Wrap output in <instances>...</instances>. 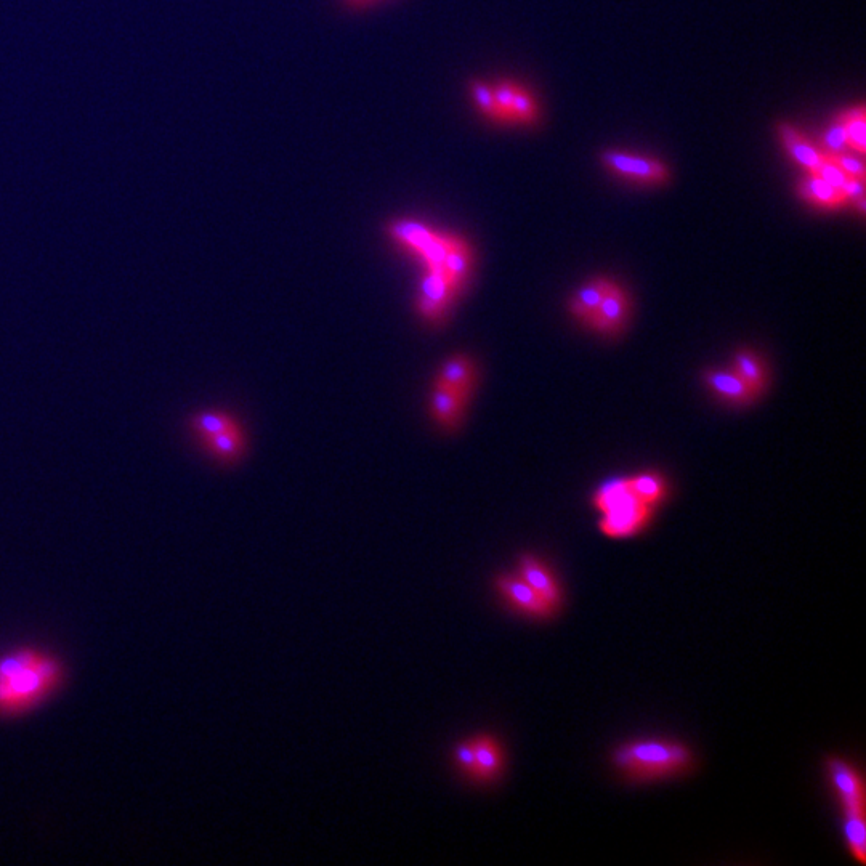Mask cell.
Segmentation results:
<instances>
[{
  "label": "cell",
  "mask_w": 866,
  "mask_h": 866,
  "mask_svg": "<svg viewBox=\"0 0 866 866\" xmlns=\"http://www.w3.org/2000/svg\"><path fill=\"white\" fill-rule=\"evenodd\" d=\"M475 754V780L491 782L502 770V751L498 741L491 737H478L472 740Z\"/></svg>",
  "instance_id": "15"
},
{
  "label": "cell",
  "mask_w": 866,
  "mask_h": 866,
  "mask_svg": "<svg viewBox=\"0 0 866 866\" xmlns=\"http://www.w3.org/2000/svg\"><path fill=\"white\" fill-rule=\"evenodd\" d=\"M778 135L783 146L799 166L804 167L807 172H815L822 162V151L815 150L814 146L807 142V138L791 124H778Z\"/></svg>",
  "instance_id": "13"
},
{
  "label": "cell",
  "mask_w": 866,
  "mask_h": 866,
  "mask_svg": "<svg viewBox=\"0 0 866 866\" xmlns=\"http://www.w3.org/2000/svg\"><path fill=\"white\" fill-rule=\"evenodd\" d=\"M518 573H520L518 576L525 583L530 584L547 603H551L555 610H559L563 600L562 587L546 563L533 555H523L518 562Z\"/></svg>",
  "instance_id": "9"
},
{
  "label": "cell",
  "mask_w": 866,
  "mask_h": 866,
  "mask_svg": "<svg viewBox=\"0 0 866 866\" xmlns=\"http://www.w3.org/2000/svg\"><path fill=\"white\" fill-rule=\"evenodd\" d=\"M628 480L632 491L639 496L640 501H644L647 506L653 507V509L661 504L668 494L666 480L656 472H642V474L628 477Z\"/></svg>",
  "instance_id": "21"
},
{
  "label": "cell",
  "mask_w": 866,
  "mask_h": 866,
  "mask_svg": "<svg viewBox=\"0 0 866 866\" xmlns=\"http://www.w3.org/2000/svg\"><path fill=\"white\" fill-rule=\"evenodd\" d=\"M613 283L615 281L599 276V278H592V280L586 281L583 286H579L575 294L571 296L570 302H568V310H570L571 316L586 326L592 313L597 310L608 289L612 288Z\"/></svg>",
  "instance_id": "12"
},
{
  "label": "cell",
  "mask_w": 866,
  "mask_h": 866,
  "mask_svg": "<svg viewBox=\"0 0 866 866\" xmlns=\"http://www.w3.org/2000/svg\"><path fill=\"white\" fill-rule=\"evenodd\" d=\"M703 382L714 397L729 405H749L759 397L732 369H708Z\"/></svg>",
  "instance_id": "8"
},
{
  "label": "cell",
  "mask_w": 866,
  "mask_h": 866,
  "mask_svg": "<svg viewBox=\"0 0 866 866\" xmlns=\"http://www.w3.org/2000/svg\"><path fill=\"white\" fill-rule=\"evenodd\" d=\"M390 235L411 251L421 254L437 233L416 220H397L390 225Z\"/></svg>",
  "instance_id": "18"
},
{
  "label": "cell",
  "mask_w": 866,
  "mask_h": 866,
  "mask_svg": "<svg viewBox=\"0 0 866 866\" xmlns=\"http://www.w3.org/2000/svg\"><path fill=\"white\" fill-rule=\"evenodd\" d=\"M470 92H472L475 103L485 116L494 119V121H502L498 105L494 102L493 87L485 84V82H472Z\"/></svg>",
  "instance_id": "26"
},
{
  "label": "cell",
  "mask_w": 866,
  "mask_h": 866,
  "mask_svg": "<svg viewBox=\"0 0 866 866\" xmlns=\"http://www.w3.org/2000/svg\"><path fill=\"white\" fill-rule=\"evenodd\" d=\"M615 769L634 782L676 777L693 765L692 749L663 738L632 740L618 746L612 756Z\"/></svg>",
  "instance_id": "2"
},
{
  "label": "cell",
  "mask_w": 866,
  "mask_h": 866,
  "mask_svg": "<svg viewBox=\"0 0 866 866\" xmlns=\"http://www.w3.org/2000/svg\"><path fill=\"white\" fill-rule=\"evenodd\" d=\"M826 772L842 807V818H865V783L855 767L842 757H830Z\"/></svg>",
  "instance_id": "4"
},
{
  "label": "cell",
  "mask_w": 866,
  "mask_h": 866,
  "mask_svg": "<svg viewBox=\"0 0 866 866\" xmlns=\"http://www.w3.org/2000/svg\"><path fill=\"white\" fill-rule=\"evenodd\" d=\"M472 267V251L461 239H453L450 251L443 260L442 273L454 292L461 288Z\"/></svg>",
  "instance_id": "16"
},
{
  "label": "cell",
  "mask_w": 866,
  "mask_h": 866,
  "mask_svg": "<svg viewBox=\"0 0 866 866\" xmlns=\"http://www.w3.org/2000/svg\"><path fill=\"white\" fill-rule=\"evenodd\" d=\"M496 587H498L499 594L523 615L531 616V618H549L557 612L551 603H547L520 576H499L496 579Z\"/></svg>",
  "instance_id": "7"
},
{
  "label": "cell",
  "mask_w": 866,
  "mask_h": 866,
  "mask_svg": "<svg viewBox=\"0 0 866 866\" xmlns=\"http://www.w3.org/2000/svg\"><path fill=\"white\" fill-rule=\"evenodd\" d=\"M63 677L61 661L42 648L21 647L0 655V716L33 711L57 692Z\"/></svg>",
  "instance_id": "1"
},
{
  "label": "cell",
  "mask_w": 866,
  "mask_h": 866,
  "mask_svg": "<svg viewBox=\"0 0 866 866\" xmlns=\"http://www.w3.org/2000/svg\"><path fill=\"white\" fill-rule=\"evenodd\" d=\"M600 161L613 174L639 185H664L669 180L668 167L656 159L620 151H605L600 156Z\"/></svg>",
  "instance_id": "5"
},
{
  "label": "cell",
  "mask_w": 866,
  "mask_h": 866,
  "mask_svg": "<svg viewBox=\"0 0 866 866\" xmlns=\"http://www.w3.org/2000/svg\"><path fill=\"white\" fill-rule=\"evenodd\" d=\"M203 443L212 456L223 462L235 461L241 456L244 448L243 433L239 430L238 425L223 430L214 437L207 438Z\"/></svg>",
  "instance_id": "19"
},
{
  "label": "cell",
  "mask_w": 866,
  "mask_h": 866,
  "mask_svg": "<svg viewBox=\"0 0 866 866\" xmlns=\"http://www.w3.org/2000/svg\"><path fill=\"white\" fill-rule=\"evenodd\" d=\"M510 114H512V122H523V124H533L538 119V105L535 98L520 85L515 92Z\"/></svg>",
  "instance_id": "24"
},
{
  "label": "cell",
  "mask_w": 866,
  "mask_h": 866,
  "mask_svg": "<svg viewBox=\"0 0 866 866\" xmlns=\"http://www.w3.org/2000/svg\"><path fill=\"white\" fill-rule=\"evenodd\" d=\"M347 4L355 5V7H361V5L373 4L376 0H345Z\"/></svg>",
  "instance_id": "31"
},
{
  "label": "cell",
  "mask_w": 866,
  "mask_h": 866,
  "mask_svg": "<svg viewBox=\"0 0 866 866\" xmlns=\"http://www.w3.org/2000/svg\"><path fill=\"white\" fill-rule=\"evenodd\" d=\"M844 126H846L847 146L858 154H865L866 148V119L865 108L858 106L855 110L841 114Z\"/></svg>",
  "instance_id": "23"
},
{
  "label": "cell",
  "mask_w": 866,
  "mask_h": 866,
  "mask_svg": "<svg viewBox=\"0 0 866 866\" xmlns=\"http://www.w3.org/2000/svg\"><path fill=\"white\" fill-rule=\"evenodd\" d=\"M594 506L602 514L599 527L613 539L631 538L647 527L653 507L640 501L628 477L612 478L594 493Z\"/></svg>",
  "instance_id": "3"
},
{
  "label": "cell",
  "mask_w": 866,
  "mask_h": 866,
  "mask_svg": "<svg viewBox=\"0 0 866 866\" xmlns=\"http://www.w3.org/2000/svg\"><path fill=\"white\" fill-rule=\"evenodd\" d=\"M828 154H830L833 161L841 167L842 172H844L847 177L865 180V164H863L862 159L854 158V156H849V154L844 153Z\"/></svg>",
  "instance_id": "29"
},
{
  "label": "cell",
  "mask_w": 866,
  "mask_h": 866,
  "mask_svg": "<svg viewBox=\"0 0 866 866\" xmlns=\"http://www.w3.org/2000/svg\"><path fill=\"white\" fill-rule=\"evenodd\" d=\"M464 401L466 397L462 393L437 385L432 395L433 416L443 425H454L461 416Z\"/></svg>",
  "instance_id": "20"
},
{
  "label": "cell",
  "mask_w": 866,
  "mask_h": 866,
  "mask_svg": "<svg viewBox=\"0 0 866 866\" xmlns=\"http://www.w3.org/2000/svg\"><path fill=\"white\" fill-rule=\"evenodd\" d=\"M474 379L475 369L472 361L464 357H454L443 365L442 371L438 374L437 385L462 393L466 397L467 392L472 389Z\"/></svg>",
  "instance_id": "17"
},
{
  "label": "cell",
  "mask_w": 866,
  "mask_h": 866,
  "mask_svg": "<svg viewBox=\"0 0 866 866\" xmlns=\"http://www.w3.org/2000/svg\"><path fill=\"white\" fill-rule=\"evenodd\" d=\"M453 239L450 236L438 235L437 233V235L433 236L432 241L425 246L424 251L419 255L424 259L429 270H440L442 272L443 260H445L446 254L450 251Z\"/></svg>",
  "instance_id": "25"
},
{
  "label": "cell",
  "mask_w": 866,
  "mask_h": 866,
  "mask_svg": "<svg viewBox=\"0 0 866 866\" xmlns=\"http://www.w3.org/2000/svg\"><path fill=\"white\" fill-rule=\"evenodd\" d=\"M517 84L510 81H501L493 87L494 102L498 105L502 121L512 122V102H514Z\"/></svg>",
  "instance_id": "27"
},
{
  "label": "cell",
  "mask_w": 866,
  "mask_h": 866,
  "mask_svg": "<svg viewBox=\"0 0 866 866\" xmlns=\"http://www.w3.org/2000/svg\"><path fill=\"white\" fill-rule=\"evenodd\" d=\"M456 761H458L459 767H461L467 775L470 777H474L475 775V754H474V746H472V741H467V743H462L456 748Z\"/></svg>",
  "instance_id": "30"
},
{
  "label": "cell",
  "mask_w": 866,
  "mask_h": 866,
  "mask_svg": "<svg viewBox=\"0 0 866 866\" xmlns=\"http://www.w3.org/2000/svg\"><path fill=\"white\" fill-rule=\"evenodd\" d=\"M629 315H631V299L628 291L620 284L613 283L586 326L602 336H615L623 331Z\"/></svg>",
  "instance_id": "6"
},
{
  "label": "cell",
  "mask_w": 866,
  "mask_h": 866,
  "mask_svg": "<svg viewBox=\"0 0 866 866\" xmlns=\"http://www.w3.org/2000/svg\"><path fill=\"white\" fill-rule=\"evenodd\" d=\"M235 425V421L228 414L220 413V411H203L191 419V430L196 433V437L201 442L214 437L223 430L231 429Z\"/></svg>",
  "instance_id": "22"
},
{
  "label": "cell",
  "mask_w": 866,
  "mask_h": 866,
  "mask_svg": "<svg viewBox=\"0 0 866 866\" xmlns=\"http://www.w3.org/2000/svg\"><path fill=\"white\" fill-rule=\"evenodd\" d=\"M798 191L806 203L825 211H836L849 203L841 188L834 187L815 172H807L806 177L799 183Z\"/></svg>",
  "instance_id": "11"
},
{
  "label": "cell",
  "mask_w": 866,
  "mask_h": 866,
  "mask_svg": "<svg viewBox=\"0 0 866 866\" xmlns=\"http://www.w3.org/2000/svg\"><path fill=\"white\" fill-rule=\"evenodd\" d=\"M730 369L735 371L757 395H761L767 389L769 371H767V366H765L761 355L754 352V350H738L733 355Z\"/></svg>",
  "instance_id": "14"
},
{
  "label": "cell",
  "mask_w": 866,
  "mask_h": 866,
  "mask_svg": "<svg viewBox=\"0 0 866 866\" xmlns=\"http://www.w3.org/2000/svg\"><path fill=\"white\" fill-rule=\"evenodd\" d=\"M846 146V126H844V121H842L841 116H839V118L836 119L828 129H826L825 135H823V148H825L823 153H842V150H844Z\"/></svg>",
  "instance_id": "28"
},
{
  "label": "cell",
  "mask_w": 866,
  "mask_h": 866,
  "mask_svg": "<svg viewBox=\"0 0 866 866\" xmlns=\"http://www.w3.org/2000/svg\"><path fill=\"white\" fill-rule=\"evenodd\" d=\"M454 289L440 270H429L421 284V294L417 299L419 312L429 318L438 320L445 313L446 305L453 299Z\"/></svg>",
  "instance_id": "10"
}]
</instances>
